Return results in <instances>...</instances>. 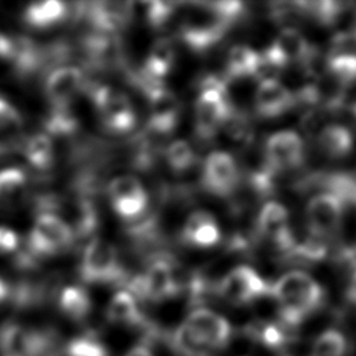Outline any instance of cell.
I'll list each match as a JSON object with an SVG mask.
<instances>
[{"instance_id": "obj_39", "label": "cell", "mask_w": 356, "mask_h": 356, "mask_svg": "<svg viewBox=\"0 0 356 356\" xmlns=\"http://www.w3.org/2000/svg\"><path fill=\"white\" fill-rule=\"evenodd\" d=\"M21 124L22 120L17 108L0 96V132L17 129Z\"/></svg>"}, {"instance_id": "obj_21", "label": "cell", "mask_w": 356, "mask_h": 356, "mask_svg": "<svg viewBox=\"0 0 356 356\" xmlns=\"http://www.w3.org/2000/svg\"><path fill=\"white\" fill-rule=\"evenodd\" d=\"M317 145L324 156L339 160L350 154L355 146V138L348 127L342 124H328L320 129Z\"/></svg>"}, {"instance_id": "obj_20", "label": "cell", "mask_w": 356, "mask_h": 356, "mask_svg": "<svg viewBox=\"0 0 356 356\" xmlns=\"http://www.w3.org/2000/svg\"><path fill=\"white\" fill-rule=\"evenodd\" d=\"M182 239L196 248H211L220 242L221 231L209 211L196 210L189 214L184 224Z\"/></svg>"}, {"instance_id": "obj_2", "label": "cell", "mask_w": 356, "mask_h": 356, "mask_svg": "<svg viewBox=\"0 0 356 356\" xmlns=\"http://www.w3.org/2000/svg\"><path fill=\"white\" fill-rule=\"evenodd\" d=\"M232 106L228 97L227 81L217 75H206L195 103L196 132L203 139L213 138L228 121Z\"/></svg>"}, {"instance_id": "obj_8", "label": "cell", "mask_w": 356, "mask_h": 356, "mask_svg": "<svg viewBox=\"0 0 356 356\" xmlns=\"http://www.w3.org/2000/svg\"><path fill=\"white\" fill-rule=\"evenodd\" d=\"M271 285L249 266H238L228 271L217 285L218 295L231 305L242 306L270 295Z\"/></svg>"}, {"instance_id": "obj_40", "label": "cell", "mask_w": 356, "mask_h": 356, "mask_svg": "<svg viewBox=\"0 0 356 356\" xmlns=\"http://www.w3.org/2000/svg\"><path fill=\"white\" fill-rule=\"evenodd\" d=\"M19 246V238L15 231L0 227V253H11Z\"/></svg>"}, {"instance_id": "obj_16", "label": "cell", "mask_w": 356, "mask_h": 356, "mask_svg": "<svg viewBox=\"0 0 356 356\" xmlns=\"http://www.w3.org/2000/svg\"><path fill=\"white\" fill-rule=\"evenodd\" d=\"M44 342L42 330H31L17 323L0 327L1 356H40Z\"/></svg>"}, {"instance_id": "obj_4", "label": "cell", "mask_w": 356, "mask_h": 356, "mask_svg": "<svg viewBox=\"0 0 356 356\" xmlns=\"http://www.w3.org/2000/svg\"><path fill=\"white\" fill-rule=\"evenodd\" d=\"M95 108L107 131L129 134L136 125V114L129 97L111 86L99 85L90 90Z\"/></svg>"}, {"instance_id": "obj_28", "label": "cell", "mask_w": 356, "mask_h": 356, "mask_svg": "<svg viewBox=\"0 0 356 356\" xmlns=\"http://www.w3.org/2000/svg\"><path fill=\"white\" fill-rule=\"evenodd\" d=\"M58 306L67 317L79 321L89 314L92 309V302L85 289L70 285L61 291L58 298Z\"/></svg>"}, {"instance_id": "obj_15", "label": "cell", "mask_w": 356, "mask_h": 356, "mask_svg": "<svg viewBox=\"0 0 356 356\" xmlns=\"http://www.w3.org/2000/svg\"><path fill=\"white\" fill-rule=\"evenodd\" d=\"M146 97L149 100V134L170 135L175 129L181 113L178 97L164 86L149 93Z\"/></svg>"}, {"instance_id": "obj_17", "label": "cell", "mask_w": 356, "mask_h": 356, "mask_svg": "<svg viewBox=\"0 0 356 356\" xmlns=\"http://www.w3.org/2000/svg\"><path fill=\"white\" fill-rule=\"evenodd\" d=\"M85 88V75L78 67L65 65L53 70L44 83V93L53 107H68Z\"/></svg>"}, {"instance_id": "obj_45", "label": "cell", "mask_w": 356, "mask_h": 356, "mask_svg": "<svg viewBox=\"0 0 356 356\" xmlns=\"http://www.w3.org/2000/svg\"><path fill=\"white\" fill-rule=\"evenodd\" d=\"M352 32H353V35H355V38H356V22H355V25H353V29H352Z\"/></svg>"}, {"instance_id": "obj_33", "label": "cell", "mask_w": 356, "mask_h": 356, "mask_svg": "<svg viewBox=\"0 0 356 356\" xmlns=\"http://www.w3.org/2000/svg\"><path fill=\"white\" fill-rule=\"evenodd\" d=\"M165 160L175 172H185L195 164V152L184 139L172 140L165 149Z\"/></svg>"}, {"instance_id": "obj_24", "label": "cell", "mask_w": 356, "mask_h": 356, "mask_svg": "<svg viewBox=\"0 0 356 356\" xmlns=\"http://www.w3.org/2000/svg\"><path fill=\"white\" fill-rule=\"evenodd\" d=\"M175 58L174 46L168 39H157L145 60L140 71L149 78L163 82L164 76L170 72Z\"/></svg>"}, {"instance_id": "obj_14", "label": "cell", "mask_w": 356, "mask_h": 356, "mask_svg": "<svg viewBox=\"0 0 356 356\" xmlns=\"http://www.w3.org/2000/svg\"><path fill=\"white\" fill-rule=\"evenodd\" d=\"M185 324L211 350L225 348L232 337L229 321L204 307L192 310L185 320Z\"/></svg>"}, {"instance_id": "obj_22", "label": "cell", "mask_w": 356, "mask_h": 356, "mask_svg": "<svg viewBox=\"0 0 356 356\" xmlns=\"http://www.w3.org/2000/svg\"><path fill=\"white\" fill-rule=\"evenodd\" d=\"M271 44L286 61V64L298 63L303 65L316 50L309 43L306 36L293 26H285L281 29Z\"/></svg>"}, {"instance_id": "obj_19", "label": "cell", "mask_w": 356, "mask_h": 356, "mask_svg": "<svg viewBox=\"0 0 356 356\" xmlns=\"http://www.w3.org/2000/svg\"><path fill=\"white\" fill-rule=\"evenodd\" d=\"M99 32L117 35L134 15V4L127 1H95L85 11Z\"/></svg>"}, {"instance_id": "obj_9", "label": "cell", "mask_w": 356, "mask_h": 356, "mask_svg": "<svg viewBox=\"0 0 356 356\" xmlns=\"http://www.w3.org/2000/svg\"><path fill=\"white\" fill-rule=\"evenodd\" d=\"M345 202L331 192L317 193L306 204V220L310 234L318 238H327L335 234L343 217Z\"/></svg>"}, {"instance_id": "obj_32", "label": "cell", "mask_w": 356, "mask_h": 356, "mask_svg": "<svg viewBox=\"0 0 356 356\" xmlns=\"http://www.w3.org/2000/svg\"><path fill=\"white\" fill-rule=\"evenodd\" d=\"M171 346L178 356H213V350L206 346L185 323L174 331Z\"/></svg>"}, {"instance_id": "obj_10", "label": "cell", "mask_w": 356, "mask_h": 356, "mask_svg": "<svg viewBox=\"0 0 356 356\" xmlns=\"http://www.w3.org/2000/svg\"><path fill=\"white\" fill-rule=\"evenodd\" d=\"M264 159L273 172L295 170L305 160L303 139L291 129L274 132L264 143Z\"/></svg>"}, {"instance_id": "obj_36", "label": "cell", "mask_w": 356, "mask_h": 356, "mask_svg": "<svg viewBox=\"0 0 356 356\" xmlns=\"http://www.w3.org/2000/svg\"><path fill=\"white\" fill-rule=\"evenodd\" d=\"M44 125L49 132V136H64L75 132L78 121L75 120L72 113L68 111L67 107H53V111L49 114Z\"/></svg>"}, {"instance_id": "obj_26", "label": "cell", "mask_w": 356, "mask_h": 356, "mask_svg": "<svg viewBox=\"0 0 356 356\" xmlns=\"http://www.w3.org/2000/svg\"><path fill=\"white\" fill-rule=\"evenodd\" d=\"M39 47L25 36H10L8 58L21 74L35 71L40 63Z\"/></svg>"}, {"instance_id": "obj_23", "label": "cell", "mask_w": 356, "mask_h": 356, "mask_svg": "<svg viewBox=\"0 0 356 356\" xmlns=\"http://www.w3.org/2000/svg\"><path fill=\"white\" fill-rule=\"evenodd\" d=\"M107 318L114 324L129 327L146 328L149 325L138 307L136 299L128 291H120L111 298L107 307Z\"/></svg>"}, {"instance_id": "obj_31", "label": "cell", "mask_w": 356, "mask_h": 356, "mask_svg": "<svg viewBox=\"0 0 356 356\" xmlns=\"http://www.w3.org/2000/svg\"><path fill=\"white\" fill-rule=\"evenodd\" d=\"M325 72L343 89L356 83V53L328 56Z\"/></svg>"}, {"instance_id": "obj_42", "label": "cell", "mask_w": 356, "mask_h": 356, "mask_svg": "<svg viewBox=\"0 0 356 356\" xmlns=\"http://www.w3.org/2000/svg\"><path fill=\"white\" fill-rule=\"evenodd\" d=\"M125 356H153V353L147 345H138L132 348Z\"/></svg>"}, {"instance_id": "obj_30", "label": "cell", "mask_w": 356, "mask_h": 356, "mask_svg": "<svg viewBox=\"0 0 356 356\" xmlns=\"http://www.w3.org/2000/svg\"><path fill=\"white\" fill-rule=\"evenodd\" d=\"M289 327L280 323H273V321H253L252 324H249V327L246 328L248 335H250L253 339L259 341L260 343H263L267 348L275 349V348H281L282 345L286 343L288 341V330Z\"/></svg>"}, {"instance_id": "obj_27", "label": "cell", "mask_w": 356, "mask_h": 356, "mask_svg": "<svg viewBox=\"0 0 356 356\" xmlns=\"http://www.w3.org/2000/svg\"><path fill=\"white\" fill-rule=\"evenodd\" d=\"M257 51L245 44L234 46L228 56L225 64V81L231 79H242V78H253V72L256 68Z\"/></svg>"}, {"instance_id": "obj_34", "label": "cell", "mask_w": 356, "mask_h": 356, "mask_svg": "<svg viewBox=\"0 0 356 356\" xmlns=\"http://www.w3.org/2000/svg\"><path fill=\"white\" fill-rule=\"evenodd\" d=\"M26 174L17 167L0 170V202L15 200L25 189Z\"/></svg>"}, {"instance_id": "obj_37", "label": "cell", "mask_w": 356, "mask_h": 356, "mask_svg": "<svg viewBox=\"0 0 356 356\" xmlns=\"http://www.w3.org/2000/svg\"><path fill=\"white\" fill-rule=\"evenodd\" d=\"M65 356H108L107 348L92 335L74 338L64 346Z\"/></svg>"}, {"instance_id": "obj_13", "label": "cell", "mask_w": 356, "mask_h": 356, "mask_svg": "<svg viewBox=\"0 0 356 356\" xmlns=\"http://www.w3.org/2000/svg\"><path fill=\"white\" fill-rule=\"evenodd\" d=\"M257 234L271 242L282 252H291L295 245V239L289 227V211L280 202H267L256 221Z\"/></svg>"}, {"instance_id": "obj_6", "label": "cell", "mask_w": 356, "mask_h": 356, "mask_svg": "<svg viewBox=\"0 0 356 356\" xmlns=\"http://www.w3.org/2000/svg\"><path fill=\"white\" fill-rule=\"evenodd\" d=\"M74 234L68 224L51 211L40 213L28 236L29 256H51L65 248L74 241Z\"/></svg>"}, {"instance_id": "obj_12", "label": "cell", "mask_w": 356, "mask_h": 356, "mask_svg": "<svg viewBox=\"0 0 356 356\" xmlns=\"http://www.w3.org/2000/svg\"><path fill=\"white\" fill-rule=\"evenodd\" d=\"M107 192L114 211L125 220L138 218L147 207V193L135 177H115L108 184Z\"/></svg>"}, {"instance_id": "obj_25", "label": "cell", "mask_w": 356, "mask_h": 356, "mask_svg": "<svg viewBox=\"0 0 356 356\" xmlns=\"http://www.w3.org/2000/svg\"><path fill=\"white\" fill-rule=\"evenodd\" d=\"M65 17H68V6L56 0L32 3L24 11L25 22L33 28H49Z\"/></svg>"}, {"instance_id": "obj_3", "label": "cell", "mask_w": 356, "mask_h": 356, "mask_svg": "<svg viewBox=\"0 0 356 356\" xmlns=\"http://www.w3.org/2000/svg\"><path fill=\"white\" fill-rule=\"evenodd\" d=\"M128 292L139 300L163 302L182 292L184 282L177 266L168 257H156L143 274L127 282Z\"/></svg>"}, {"instance_id": "obj_5", "label": "cell", "mask_w": 356, "mask_h": 356, "mask_svg": "<svg viewBox=\"0 0 356 356\" xmlns=\"http://www.w3.org/2000/svg\"><path fill=\"white\" fill-rule=\"evenodd\" d=\"M196 11H191L181 26V38L186 46L195 51H204L217 44L229 28L222 17H220L210 3H196Z\"/></svg>"}, {"instance_id": "obj_11", "label": "cell", "mask_w": 356, "mask_h": 356, "mask_svg": "<svg viewBox=\"0 0 356 356\" xmlns=\"http://www.w3.org/2000/svg\"><path fill=\"white\" fill-rule=\"evenodd\" d=\"M203 186L216 196L231 195L239 184V170L235 159L222 150L211 152L202 170Z\"/></svg>"}, {"instance_id": "obj_44", "label": "cell", "mask_w": 356, "mask_h": 356, "mask_svg": "<svg viewBox=\"0 0 356 356\" xmlns=\"http://www.w3.org/2000/svg\"><path fill=\"white\" fill-rule=\"evenodd\" d=\"M10 295V286L7 285V282L0 277V302L6 300Z\"/></svg>"}, {"instance_id": "obj_18", "label": "cell", "mask_w": 356, "mask_h": 356, "mask_svg": "<svg viewBox=\"0 0 356 356\" xmlns=\"http://www.w3.org/2000/svg\"><path fill=\"white\" fill-rule=\"evenodd\" d=\"M296 104V95L278 79L259 82L254 92V108L264 118L282 115Z\"/></svg>"}, {"instance_id": "obj_35", "label": "cell", "mask_w": 356, "mask_h": 356, "mask_svg": "<svg viewBox=\"0 0 356 356\" xmlns=\"http://www.w3.org/2000/svg\"><path fill=\"white\" fill-rule=\"evenodd\" d=\"M345 350V337L337 330H325L314 341L310 356H343Z\"/></svg>"}, {"instance_id": "obj_46", "label": "cell", "mask_w": 356, "mask_h": 356, "mask_svg": "<svg viewBox=\"0 0 356 356\" xmlns=\"http://www.w3.org/2000/svg\"><path fill=\"white\" fill-rule=\"evenodd\" d=\"M353 115H355V118H356V103L353 104Z\"/></svg>"}, {"instance_id": "obj_29", "label": "cell", "mask_w": 356, "mask_h": 356, "mask_svg": "<svg viewBox=\"0 0 356 356\" xmlns=\"http://www.w3.org/2000/svg\"><path fill=\"white\" fill-rule=\"evenodd\" d=\"M25 159L38 170H47L53 165L54 150L49 135L36 134L31 136L24 146Z\"/></svg>"}, {"instance_id": "obj_1", "label": "cell", "mask_w": 356, "mask_h": 356, "mask_svg": "<svg viewBox=\"0 0 356 356\" xmlns=\"http://www.w3.org/2000/svg\"><path fill=\"white\" fill-rule=\"evenodd\" d=\"M270 295L280 306V321L288 327L300 324L324 300L323 286L300 270L282 274L271 285Z\"/></svg>"}, {"instance_id": "obj_38", "label": "cell", "mask_w": 356, "mask_h": 356, "mask_svg": "<svg viewBox=\"0 0 356 356\" xmlns=\"http://www.w3.org/2000/svg\"><path fill=\"white\" fill-rule=\"evenodd\" d=\"M145 18L152 26H163L174 14L175 4L168 1H150L145 3Z\"/></svg>"}, {"instance_id": "obj_41", "label": "cell", "mask_w": 356, "mask_h": 356, "mask_svg": "<svg viewBox=\"0 0 356 356\" xmlns=\"http://www.w3.org/2000/svg\"><path fill=\"white\" fill-rule=\"evenodd\" d=\"M10 54V36L0 32V58H8Z\"/></svg>"}, {"instance_id": "obj_43", "label": "cell", "mask_w": 356, "mask_h": 356, "mask_svg": "<svg viewBox=\"0 0 356 356\" xmlns=\"http://www.w3.org/2000/svg\"><path fill=\"white\" fill-rule=\"evenodd\" d=\"M348 298L356 303V267L350 275V280H349V286H348Z\"/></svg>"}, {"instance_id": "obj_7", "label": "cell", "mask_w": 356, "mask_h": 356, "mask_svg": "<svg viewBox=\"0 0 356 356\" xmlns=\"http://www.w3.org/2000/svg\"><path fill=\"white\" fill-rule=\"evenodd\" d=\"M79 273L86 282H122L125 280L117 249L104 239H93L85 246Z\"/></svg>"}]
</instances>
